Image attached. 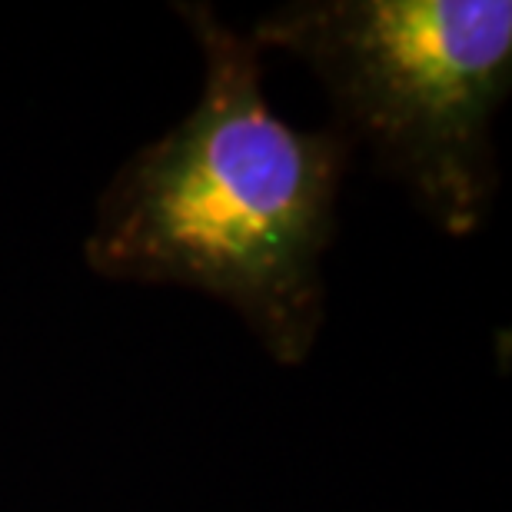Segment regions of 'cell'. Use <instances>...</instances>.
I'll use <instances>...</instances> for the list:
<instances>
[{
	"instance_id": "cell-2",
	"label": "cell",
	"mask_w": 512,
	"mask_h": 512,
	"mask_svg": "<svg viewBox=\"0 0 512 512\" xmlns=\"http://www.w3.org/2000/svg\"><path fill=\"white\" fill-rule=\"evenodd\" d=\"M256 50L303 60L333 127L449 237L493 210V124L512 90L506 0H300L260 17Z\"/></svg>"
},
{
	"instance_id": "cell-1",
	"label": "cell",
	"mask_w": 512,
	"mask_h": 512,
	"mask_svg": "<svg viewBox=\"0 0 512 512\" xmlns=\"http://www.w3.org/2000/svg\"><path fill=\"white\" fill-rule=\"evenodd\" d=\"M203 54L197 104L120 163L84 260L97 276L183 286L227 303L283 366L326 320L323 256L356 147L333 124L296 130L263 94L260 50L210 4H177Z\"/></svg>"
}]
</instances>
